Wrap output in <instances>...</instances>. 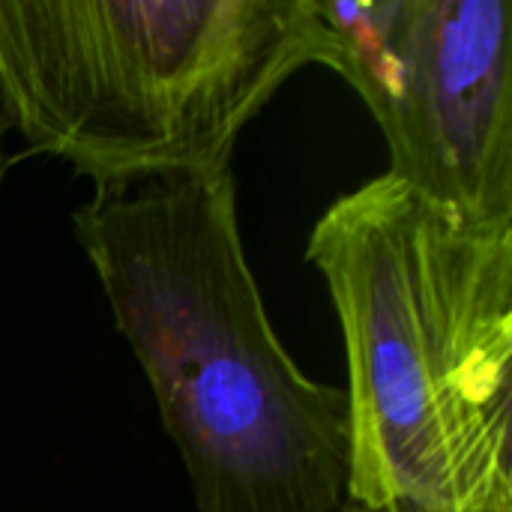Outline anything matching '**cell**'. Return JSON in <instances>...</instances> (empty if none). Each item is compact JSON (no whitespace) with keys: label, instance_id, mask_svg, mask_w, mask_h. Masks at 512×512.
Returning a JSON list of instances; mask_svg holds the SVG:
<instances>
[{"label":"cell","instance_id":"6da1fadb","mask_svg":"<svg viewBox=\"0 0 512 512\" xmlns=\"http://www.w3.org/2000/svg\"><path fill=\"white\" fill-rule=\"evenodd\" d=\"M72 225L195 510H345L348 396L279 342L243 249L234 171L93 186Z\"/></svg>","mask_w":512,"mask_h":512},{"label":"cell","instance_id":"7a4b0ae2","mask_svg":"<svg viewBox=\"0 0 512 512\" xmlns=\"http://www.w3.org/2000/svg\"><path fill=\"white\" fill-rule=\"evenodd\" d=\"M306 261L348 354V504L512 512V225L384 171L321 213Z\"/></svg>","mask_w":512,"mask_h":512},{"label":"cell","instance_id":"277c9868","mask_svg":"<svg viewBox=\"0 0 512 512\" xmlns=\"http://www.w3.org/2000/svg\"><path fill=\"white\" fill-rule=\"evenodd\" d=\"M327 69L375 117L387 174L512 225V0H318Z\"/></svg>","mask_w":512,"mask_h":512},{"label":"cell","instance_id":"8992f818","mask_svg":"<svg viewBox=\"0 0 512 512\" xmlns=\"http://www.w3.org/2000/svg\"><path fill=\"white\" fill-rule=\"evenodd\" d=\"M342 512H369V510H363V507H354V504H348V507H345Z\"/></svg>","mask_w":512,"mask_h":512},{"label":"cell","instance_id":"5b68a950","mask_svg":"<svg viewBox=\"0 0 512 512\" xmlns=\"http://www.w3.org/2000/svg\"><path fill=\"white\" fill-rule=\"evenodd\" d=\"M3 135H6V123H3V114H0V189H3V180H6V150H3Z\"/></svg>","mask_w":512,"mask_h":512},{"label":"cell","instance_id":"3957f363","mask_svg":"<svg viewBox=\"0 0 512 512\" xmlns=\"http://www.w3.org/2000/svg\"><path fill=\"white\" fill-rule=\"evenodd\" d=\"M318 0H0V114L93 186L231 171L243 129L327 66Z\"/></svg>","mask_w":512,"mask_h":512}]
</instances>
